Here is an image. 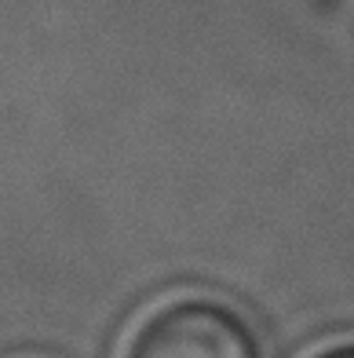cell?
I'll use <instances>...</instances> for the list:
<instances>
[{"mask_svg":"<svg viewBox=\"0 0 354 358\" xmlns=\"http://www.w3.org/2000/svg\"><path fill=\"white\" fill-rule=\"evenodd\" d=\"M128 358H260V351L227 307L183 300L147 318Z\"/></svg>","mask_w":354,"mask_h":358,"instance_id":"1","label":"cell"},{"mask_svg":"<svg viewBox=\"0 0 354 358\" xmlns=\"http://www.w3.org/2000/svg\"><path fill=\"white\" fill-rule=\"evenodd\" d=\"M321 358H354V348H340V351H329V355H321Z\"/></svg>","mask_w":354,"mask_h":358,"instance_id":"2","label":"cell"}]
</instances>
